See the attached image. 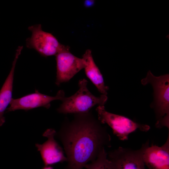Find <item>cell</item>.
Returning a JSON list of instances; mask_svg holds the SVG:
<instances>
[{
    "instance_id": "cell-4",
    "label": "cell",
    "mask_w": 169,
    "mask_h": 169,
    "mask_svg": "<svg viewBox=\"0 0 169 169\" xmlns=\"http://www.w3.org/2000/svg\"><path fill=\"white\" fill-rule=\"evenodd\" d=\"M96 110L99 121L102 124L108 125L120 140H127L129 135L137 130L146 132L150 129V126L147 124L139 123L123 115L109 112L104 106L98 105Z\"/></svg>"
},
{
    "instance_id": "cell-10",
    "label": "cell",
    "mask_w": 169,
    "mask_h": 169,
    "mask_svg": "<svg viewBox=\"0 0 169 169\" xmlns=\"http://www.w3.org/2000/svg\"><path fill=\"white\" fill-rule=\"evenodd\" d=\"M143 161L149 169H169V131L165 143L159 146H148L143 155Z\"/></svg>"
},
{
    "instance_id": "cell-8",
    "label": "cell",
    "mask_w": 169,
    "mask_h": 169,
    "mask_svg": "<svg viewBox=\"0 0 169 169\" xmlns=\"http://www.w3.org/2000/svg\"><path fill=\"white\" fill-rule=\"evenodd\" d=\"M65 97L64 92L62 90H59L55 96H51L41 93L36 90L34 93L18 99L12 98L10 107L7 109V111L18 110L27 111L41 107L49 109L52 101L55 100L62 101Z\"/></svg>"
},
{
    "instance_id": "cell-3",
    "label": "cell",
    "mask_w": 169,
    "mask_h": 169,
    "mask_svg": "<svg viewBox=\"0 0 169 169\" xmlns=\"http://www.w3.org/2000/svg\"><path fill=\"white\" fill-rule=\"evenodd\" d=\"M87 83L85 79L80 80L79 90L74 95L65 97L57 111L63 114H84L90 112L96 105L105 106L108 99L107 95H101L99 97L93 95L87 88Z\"/></svg>"
},
{
    "instance_id": "cell-7",
    "label": "cell",
    "mask_w": 169,
    "mask_h": 169,
    "mask_svg": "<svg viewBox=\"0 0 169 169\" xmlns=\"http://www.w3.org/2000/svg\"><path fill=\"white\" fill-rule=\"evenodd\" d=\"M55 56L57 70L55 84L58 86L69 81L85 66L83 59L71 54L68 46Z\"/></svg>"
},
{
    "instance_id": "cell-14",
    "label": "cell",
    "mask_w": 169,
    "mask_h": 169,
    "mask_svg": "<svg viewBox=\"0 0 169 169\" xmlns=\"http://www.w3.org/2000/svg\"><path fill=\"white\" fill-rule=\"evenodd\" d=\"M94 1L91 0H86L84 2V4L85 7L89 8L92 6L94 4Z\"/></svg>"
},
{
    "instance_id": "cell-1",
    "label": "cell",
    "mask_w": 169,
    "mask_h": 169,
    "mask_svg": "<svg viewBox=\"0 0 169 169\" xmlns=\"http://www.w3.org/2000/svg\"><path fill=\"white\" fill-rule=\"evenodd\" d=\"M90 111L74 114L71 121L63 122L55 136L64 147L66 169H83L95 160L105 147L111 146V137L104 126Z\"/></svg>"
},
{
    "instance_id": "cell-12",
    "label": "cell",
    "mask_w": 169,
    "mask_h": 169,
    "mask_svg": "<svg viewBox=\"0 0 169 169\" xmlns=\"http://www.w3.org/2000/svg\"><path fill=\"white\" fill-rule=\"evenodd\" d=\"M82 58L85 63L84 69L87 77L102 95H107L109 87L105 85L102 75L94 60L91 50H86Z\"/></svg>"
},
{
    "instance_id": "cell-15",
    "label": "cell",
    "mask_w": 169,
    "mask_h": 169,
    "mask_svg": "<svg viewBox=\"0 0 169 169\" xmlns=\"http://www.w3.org/2000/svg\"><path fill=\"white\" fill-rule=\"evenodd\" d=\"M42 169H53V167L51 166H45L44 167H43Z\"/></svg>"
},
{
    "instance_id": "cell-6",
    "label": "cell",
    "mask_w": 169,
    "mask_h": 169,
    "mask_svg": "<svg viewBox=\"0 0 169 169\" xmlns=\"http://www.w3.org/2000/svg\"><path fill=\"white\" fill-rule=\"evenodd\" d=\"M149 146L148 140L136 150L119 146L107 152V157L114 169H146L143 155Z\"/></svg>"
},
{
    "instance_id": "cell-2",
    "label": "cell",
    "mask_w": 169,
    "mask_h": 169,
    "mask_svg": "<svg viewBox=\"0 0 169 169\" xmlns=\"http://www.w3.org/2000/svg\"><path fill=\"white\" fill-rule=\"evenodd\" d=\"M145 85L151 84L153 89V100L150 105L154 111L156 128L166 127L169 131V75L155 76L149 71L141 80Z\"/></svg>"
},
{
    "instance_id": "cell-13",
    "label": "cell",
    "mask_w": 169,
    "mask_h": 169,
    "mask_svg": "<svg viewBox=\"0 0 169 169\" xmlns=\"http://www.w3.org/2000/svg\"><path fill=\"white\" fill-rule=\"evenodd\" d=\"M86 169H114L110 161L107 157V152L104 149L94 161L86 164Z\"/></svg>"
},
{
    "instance_id": "cell-5",
    "label": "cell",
    "mask_w": 169,
    "mask_h": 169,
    "mask_svg": "<svg viewBox=\"0 0 169 169\" xmlns=\"http://www.w3.org/2000/svg\"><path fill=\"white\" fill-rule=\"evenodd\" d=\"M28 29L31 35L26 40L27 47L35 50L42 56H56L68 47L60 43L52 33L43 31L41 24L29 26Z\"/></svg>"
},
{
    "instance_id": "cell-9",
    "label": "cell",
    "mask_w": 169,
    "mask_h": 169,
    "mask_svg": "<svg viewBox=\"0 0 169 169\" xmlns=\"http://www.w3.org/2000/svg\"><path fill=\"white\" fill-rule=\"evenodd\" d=\"M56 133L54 129H47L43 134V136L47 138V140L42 144H35L45 166L67 161L63 149L54 139Z\"/></svg>"
},
{
    "instance_id": "cell-11",
    "label": "cell",
    "mask_w": 169,
    "mask_h": 169,
    "mask_svg": "<svg viewBox=\"0 0 169 169\" xmlns=\"http://www.w3.org/2000/svg\"><path fill=\"white\" fill-rule=\"evenodd\" d=\"M23 49L19 46L16 50L11 70L0 90V126L5 122L4 112L12 99L14 70L17 60Z\"/></svg>"
}]
</instances>
